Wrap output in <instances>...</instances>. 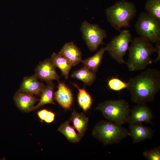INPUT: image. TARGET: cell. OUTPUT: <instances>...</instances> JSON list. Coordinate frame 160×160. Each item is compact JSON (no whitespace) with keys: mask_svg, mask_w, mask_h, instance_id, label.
I'll return each instance as SVG.
<instances>
[{"mask_svg":"<svg viewBox=\"0 0 160 160\" xmlns=\"http://www.w3.org/2000/svg\"><path fill=\"white\" fill-rule=\"evenodd\" d=\"M44 86L34 74L24 77L17 91L38 95L41 94Z\"/></svg>","mask_w":160,"mask_h":160,"instance_id":"obj_12","label":"cell"},{"mask_svg":"<svg viewBox=\"0 0 160 160\" xmlns=\"http://www.w3.org/2000/svg\"><path fill=\"white\" fill-rule=\"evenodd\" d=\"M145 10L148 14L160 21V0H148Z\"/></svg>","mask_w":160,"mask_h":160,"instance_id":"obj_23","label":"cell"},{"mask_svg":"<svg viewBox=\"0 0 160 160\" xmlns=\"http://www.w3.org/2000/svg\"><path fill=\"white\" fill-rule=\"evenodd\" d=\"M92 135L105 145L119 143L129 136V131L122 125L103 120L94 126Z\"/></svg>","mask_w":160,"mask_h":160,"instance_id":"obj_4","label":"cell"},{"mask_svg":"<svg viewBox=\"0 0 160 160\" xmlns=\"http://www.w3.org/2000/svg\"><path fill=\"white\" fill-rule=\"evenodd\" d=\"M132 101L137 104L153 102L160 89V72L156 68L143 71L128 82Z\"/></svg>","mask_w":160,"mask_h":160,"instance_id":"obj_1","label":"cell"},{"mask_svg":"<svg viewBox=\"0 0 160 160\" xmlns=\"http://www.w3.org/2000/svg\"><path fill=\"white\" fill-rule=\"evenodd\" d=\"M105 51V48L102 47L93 56L81 60L84 66L91 71L96 73L100 65Z\"/></svg>","mask_w":160,"mask_h":160,"instance_id":"obj_19","label":"cell"},{"mask_svg":"<svg viewBox=\"0 0 160 160\" xmlns=\"http://www.w3.org/2000/svg\"><path fill=\"white\" fill-rule=\"evenodd\" d=\"M41 93V98L38 104L34 106L33 110L39 108L48 104H55L54 101L53 90L54 84L52 81L47 82Z\"/></svg>","mask_w":160,"mask_h":160,"instance_id":"obj_17","label":"cell"},{"mask_svg":"<svg viewBox=\"0 0 160 160\" xmlns=\"http://www.w3.org/2000/svg\"><path fill=\"white\" fill-rule=\"evenodd\" d=\"M119 34L113 38L105 47L110 56L117 63H126L124 56L128 50L132 39L129 30L120 31Z\"/></svg>","mask_w":160,"mask_h":160,"instance_id":"obj_7","label":"cell"},{"mask_svg":"<svg viewBox=\"0 0 160 160\" xmlns=\"http://www.w3.org/2000/svg\"><path fill=\"white\" fill-rule=\"evenodd\" d=\"M143 155L148 160H159L160 159V147L144 151Z\"/></svg>","mask_w":160,"mask_h":160,"instance_id":"obj_25","label":"cell"},{"mask_svg":"<svg viewBox=\"0 0 160 160\" xmlns=\"http://www.w3.org/2000/svg\"><path fill=\"white\" fill-rule=\"evenodd\" d=\"M95 73L84 66L73 72L71 77L80 80L86 85L89 86L92 84L96 78Z\"/></svg>","mask_w":160,"mask_h":160,"instance_id":"obj_20","label":"cell"},{"mask_svg":"<svg viewBox=\"0 0 160 160\" xmlns=\"http://www.w3.org/2000/svg\"><path fill=\"white\" fill-rule=\"evenodd\" d=\"M54 98L63 108L68 109L73 102V95L71 90L63 83L59 82L58 89L54 93Z\"/></svg>","mask_w":160,"mask_h":160,"instance_id":"obj_14","label":"cell"},{"mask_svg":"<svg viewBox=\"0 0 160 160\" xmlns=\"http://www.w3.org/2000/svg\"><path fill=\"white\" fill-rule=\"evenodd\" d=\"M74 66L81 61L82 53L80 49L73 42L65 44L58 53Z\"/></svg>","mask_w":160,"mask_h":160,"instance_id":"obj_13","label":"cell"},{"mask_svg":"<svg viewBox=\"0 0 160 160\" xmlns=\"http://www.w3.org/2000/svg\"><path fill=\"white\" fill-rule=\"evenodd\" d=\"M80 30L86 44L92 52L97 50L99 45L103 44V39L107 37L105 31L98 25L90 24L86 21L82 23Z\"/></svg>","mask_w":160,"mask_h":160,"instance_id":"obj_8","label":"cell"},{"mask_svg":"<svg viewBox=\"0 0 160 160\" xmlns=\"http://www.w3.org/2000/svg\"><path fill=\"white\" fill-rule=\"evenodd\" d=\"M73 85L78 89L77 99L79 104L85 111H86L92 105V97L85 89L80 88L76 84H73Z\"/></svg>","mask_w":160,"mask_h":160,"instance_id":"obj_22","label":"cell"},{"mask_svg":"<svg viewBox=\"0 0 160 160\" xmlns=\"http://www.w3.org/2000/svg\"><path fill=\"white\" fill-rule=\"evenodd\" d=\"M153 114L146 104H137L131 109L128 123L143 122L153 124Z\"/></svg>","mask_w":160,"mask_h":160,"instance_id":"obj_10","label":"cell"},{"mask_svg":"<svg viewBox=\"0 0 160 160\" xmlns=\"http://www.w3.org/2000/svg\"><path fill=\"white\" fill-rule=\"evenodd\" d=\"M51 59L55 66L60 70L62 75L68 79L72 66L71 64L64 57L55 52L53 53Z\"/></svg>","mask_w":160,"mask_h":160,"instance_id":"obj_18","label":"cell"},{"mask_svg":"<svg viewBox=\"0 0 160 160\" xmlns=\"http://www.w3.org/2000/svg\"><path fill=\"white\" fill-rule=\"evenodd\" d=\"M55 114L53 112L48 111L46 117L44 121L48 123L52 122L54 120Z\"/></svg>","mask_w":160,"mask_h":160,"instance_id":"obj_26","label":"cell"},{"mask_svg":"<svg viewBox=\"0 0 160 160\" xmlns=\"http://www.w3.org/2000/svg\"><path fill=\"white\" fill-rule=\"evenodd\" d=\"M55 68L51 59H47L37 66L35 69V75L38 79L47 82L53 80L59 81L60 76Z\"/></svg>","mask_w":160,"mask_h":160,"instance_id":"obj_9","label":"cell"},{"mask_svg":"<svg viewBox=\"0 0 160 160\" xmlns=\"http://www.w3.org/2000/svg\"><path fill=\"white\" fill-rule=\"evenodd\" d=\"M70 121H67L62 124L58 128V130L63 134L70 142H79L81 138L74 130L73 127L69 124Z\"/></svg>","mask_w":160,"mask_h":160,"instance_id":"obj_21","label":"cell"},{"mask_svg":"<svg viewBox=\"0 0 160 160\" xmlns=\"http://www.w3.org/2000/svg\"><path fill=\"white\" fill-rule=\"evenodd\" d=\"M73 124V127L78 131L81 138L84 135L87 129L88 118L83 113H77L74 110L70 119Z\"/></svg>","mask_w":160,"mask_h":160,"instance_id":"obj_16","label":"cell"},{"mask_svg":"<svg viewBox=\"0 0 160 160\" xmlns=\"http://www.w3.org/2000/svg\"><path fill=\"white\" fill-rule=\"evenodd\" d=\"M48 111L46 109H43L39 111L38 115L39 118L42 120H44L46 117Z\"/></svg>","mask_w":160,"mask_h":160,"instance_id":"obj_28","label":"cell"},{"mask_svg":"<svg viewBox=\"0 0 160 160\" xmlns=\"http://www.w3.org/2000/svg\"><path fill=\"white\" fill-rule=\"evenodd\" d=\"M155 52L157 54V56L156 58L153 62L156 63L158 62L160 59V42L156 44Z\"/></svg>","mask_w":160,"mask_h":160,"instance_id":"obj_27","label":"cell"},{"mask_svg":"<svg viewBox=\"0 0 160 160\" xmlns=\"http://www.w3.org/2000/svg\"><path fill=\"white\" fill-rule=\"evenodd\" d=\"M96 109L108 121L120 125L128 123L131 109L124 99L106 100L99 103Z\"/></svg>","mask_w":160,"mask_h":160,"instance_id":"obj_5","label":"cell"},{"mask_svg":"<svg viewBox=\"0 0 160 160\" xmlns=\"http://www.w3.org/2000/svg\"><path fill=\"white\" fill-rule=\"evenodd\" d=\"M14 100L20 109L23 111L28 112L33 110L37 99L33 95L17 91L15 94Z\"/></svg>","mask_w":160,"mask_h":160,"instance_id":"obj_15","label":"cell"},{"mask_svg":"<svg viewBox=\"0 0 160 160\" xmlns=\"http://www.w3.org/2000/svg\"><path fill=\"white\" fill-rule=\"evenodd\" d=\"M129 132L134 143L151 139L154 135V131L150 127L145 126L141 123L129 124Z\"/></svg>","mask_w":160,"mask_h":160,"instance_id":"obj_11","label":"cell"},{"mask_svg":"<svg viewBox=\"0 0 160 160\" xmlns=\"http://www.w3.org/2000/svg\"><path fill=\"white\" fill-rule=\"evenodd\" d=\"M108 86L111 90L118 91L125 88L127 89L128 83L122 81L118 78L113 77L108 80Z\"/></svg>","mask_w":160,"mask_h":160,"instance_id":"obj_24","label":"cell"},{"mask_svg":"<svg viewBox=\"0 0 160 160\" xmlns=\"http://www.w3.org/2000/svg\"><path fill=\"white\" fill-rule=\"evenodd\" d=\"M136 11L133 3L121 0L107 9L105 14L111 26L115 30L121 31L123 28L130 27V21L135 16Z\"/></svg>","mask_w":160,"mask_h":160,"instance_id":"obj_3","label":"cell"},{"mask_svg":"<svg viewBox=\"0 0 160 160\" xmlns=\"http://www.w3.org/2000/svg\"><path fill=\"white\" fill-rule=\"evenodd\" d=\"M135 27L140 37L151 43L160 42V21L147 12L140 15Z\"/></svg>","mask_w":160,"mask_h":160,"instance_id":"obj_6","label":"cell"},{"mask_svg":"<svg viewBox=\"0 0 160 160\" xmlns=\"http://www.w3.org/2000/svg\"><path fill=\"white\" fill-rule=\"evenodd\" d=\"M128 49L129 56L126 63L129 71L145 69L153 61L151 58L155 49L152 43L141 37L134 38Z\"/></svg>","mask_w":160,"mask_h":160,"instance_id":"obj_2","label":"cell"}]
</instances>
